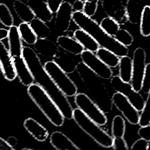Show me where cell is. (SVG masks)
Returning a JSON list of instances; mask_svg holds the SVG:
<instances>
[{
    "instance_id": "obj_11",
    "label": "cell",
    "mask_w": 150,
    "mask_h": 150,
    "mask_svg": "<svg viewBox=\"0 0 150 150\" xmlns=\"http://www.w3.org/2000/svg\"><path fill=\"white\" fill-rule=\"evenodd\" d=\"M111 99L112 104L122 113L128 122L132 125L139 123L140 117L139 111L124 95L117 92L112 95Z\"/></svg>"
},
{
    "instance_id": "obj_23",
    "label": "cell",
    "mask_w": 150,
    "mask_h": 150,
    "mask_svg": "<svg viewBox=\"0 0 150 150\" xmlns=\"http://www.w3.org/2000/svg\"><path fill=\"white\" fill-rule=\"evenodd\" d=\"M56 43L63 50L74 55L80 54L84 50L83 46L77 40L68 36H59Z\"/></svg>"
},
{
    "instance_id": "obj_1",
    "label": "cell",
    "mask_w": 150,
    "mask_h": 150,
    "mask_svg": "<svg viewBox=\"0 0 150 150\" xmlns=\"http://www.w3.org/2000/svg\"><path fill=\"white\" fill-rule=\"evenodd\" d=\"M22 56L26 61L34 81L53 100L64 118H73V107L67 97L59 89L45 70L38 54L29 46H23Z\"/></svg>"
},
{
    "instance_id": "obj_44",
    "label": "cell",
    "mask_w": 150,
    "mask_h": 150,
    "mask_svg": "<svg viewBox=\"0 0 150 150\" xmlns=\"http://www.w3.org/2000/svg\"><path fill=\"white\" fill-rule=\"evenodd\" d=\"M7 142L9 144V145L10 146H11L12 147H14L15 146H16L18 144V139L16 137H13V136H11L9 137L8 138V139H6Z\"/></svg>"
},
{
    "instance_id": "obj_3",
    "label": "cell",
    "mask_w": 150,
    "mask_h": 150,
    "mask_svg": "<svg viewBox=\"0 0 150 150\" xmlns=\"http://www.w3.org/2000/svg\"><path fill=\"white\" fill-rule=\"evenodd\" d=\"M76 70L94 102L104 112H110L112 108L111 97L99 76L83 62L78 63Z\"/></svg>"
},
{
    "instance_id": "obj_9",
    "label": "cell",
    "mask_w": 150,
    "mask_h": 150,
    "mask_svg": "<svg viewBox=\"0 0 150 150\" xmlns=\"http://www.w3.org/2000/svg\"><path fill=\"white\" fill-rule=\"evenodd\" d=\"M132 71L131 84L134 90H141L142 82L146 66V53L142 47L137 48L133 54Z\"/></svg>"
},
{
    "instance_id": "obj_10",
    "label": "cell",
    "mask_w": 150,
    "mask_h": 150,
    "mask_svg": "<svg viewBox=\"0 0 150 150\" xmlns=\"http://www.w3.org/2000/svg\"><path fill=\"white\" fill-rule=\"evenodd\" d=\"M82 62L100 78L108 80L112 76L111 68L104 64L94 52L84 50L80 54Z\"/></svg>"
},
{
    "instance_id": "obj_32",
    "label": "cell",
    "mask_w": 150,
    "mask_h": 150,
    "mask_svg": "<svg viewBox=\"0 0 150 150\" xmlns=\"http://www.w3.org/2000/svg\"><path fill=\"white\" fill-rule=\"evenodd\" d=\"M100 25L109 35L114 37L120 28V25L111 17L107 16L102 19Z\"/></svg>"
},
{
    "instance_id": "obj_4",
    "label": "cell",
    "mask_w": 150,
    "mask_h": 150,
    "mask_svg": "<svg viewBox=\"0 0 150 150\" xmlns=\"http://www.w3.org/2000/svg\"><path fill=\"white\" fill-rule=\"evenodd\" d=\"M28 94L48 120L56 127H61L64 121L60 110L49 96L36 83L28 87Z\"/></svg>"
},
{
    "instance_id": "obj_48",
    "label": "cell",
    "mask_w": 150,
    "mask_h": 150,
    "mask_svg": "<svg viewBox=\"0 0 150 150\" xmlns=\"http://www.w3.org/2000/svg\"><path fill=\"white\" fill-rule=\"evenodd\" d=\"M149 124H150V123H149Z\"/></svg>"
},
{
    "instance_id": "obj_12",
    "label": "cell",
    "mask_w": 150,
    "mask_h": 150,
    "mask_svg": "<svg viewBox=\"0 0 150 150\" xmlns=\"http://www.w3.org/2000/svg\"><path fill=\"white\" fill-rule=\"evenodd\" d=\"M102 8L109 17L112 18L120 25L128 22L125 4L123 0H101Z\"/></svg>"
},
{
    "instance_id": "obj_22",
    "label": "cell",
    "mask_w": 150,
    "mask_h": 150,
    "mask_svg": "<svg viewBox=\"0 0 150 150\" xmlns=\"http://www.w3.org/2000/svg\"><path fill=\"white\" fill-rule=\"evenodd\" d=\"M144 6L142 0H127L125 10L128 21L132 24L139 23Z\"/></svg>"
},
{
    "instance_id": "obj_25",
    "label": "cell",
    "mask_w": 150,
    "mask_h": 150,
    "mask_svg": "<svg viewBox=\"0 0 150 150\" xmlns=\"http://www.w3.org/2000/svg\"><path fill=\"white\" fill-rule=\"evenodd\" d=\"M13 9L19 18L23 22L29 23L35 16L27 3L21 0H15L12 4Z\"/></svg>"
},
{
    "instance_id": "obj_5",
    "label": "cell",
    "mask_w": 150,
    "mask_h": 150,
    "mask_svg": "<svg viewBox=\"0 0 150 150\" xmlns=\"http://www.w3.org/2000/svg\"><path fill=\"white\" fill-rule=\"evenodd\" d=\"M73 118L77 125L98 145L104 148L112 147L113 137L78 108L73 109Z\"/></svg>"
},
{
    "instance_id": "obj_45",
    "label": "cell",
    "mask_w": 150,
    "mask_h": 150,
    "mask_svg": "<svg viewBox=\"0 0 150 150\" xmlns=\"http://www.w3.org/2000/svg\"><path fill=\"white\" fill-rule=\"evenodd\" d=\"M8 30L5 28H0V41L7 38Z\"/></svg>"
},
{
    "instance_id": "obj_38",
    "label": "cell",
    "mask_w": 150,
    "mask_h": 150,
    "mask_svg": "<svg viewBox=\"0 0 150 150\" xmlns=\"http://www.w3.org/2000/svg\"><path fill=\"white\" fill-rule=\"evenodd\" d=\"M112 147L115 150H128V146L123 137H114Z\"/></svg>"
},
{
    "instance_id": "obj_7",
    "label": "cell",
    "mask_w": 150,
    "mask_h": 150,
    "mask_svg": "<svg viewBox=\"0 0 150 150\" xmlns=\"http://www.w3.org/2000/svg\"><path fill=\"white\" fill-rule=\"evenodd\" d=\"M74 103L79 109L97 124L102 126L107 124V118L105 113L86 94H76L74 97Z\"/></svg>"
},
{
    "instance_id": "obj_6",
    "label": "cell",
    "mask_w": 150,
    "mask_h": 150,
    "mask_svg": "<svg viewBox=\"0 0 150 150\" xmlns=\"http://www.w3.org/2000/svg\"><path fill=\"white\" fill-rule=\"evenodd\" d=\"M43 66L54 83L67 97H73L77 94L78 89L75 83L53 60L46 62Z\"/></svg>"
},
{
    "instance_id": "obj_20",
    "label": "cell",
    "mask_w": 150,
    "mask_h": 150,
    "mask_svg": "<svg viewBox=\"0 0 150 150\" xmlns=\"http://www.w3.org/2000/svg\"><path fill=\"white\" fill-rule=\"evenodd\" d=\"M69 53L59 50L56 54L52 58L53 61L67 74L73 73L76 70L77 64Z\"/></svg>"
},
{
    "instance_id": "obj_28",
    "label": "cell",
    "mask_w": 150,
    "mask_h": 150,
    "mask_svg": "<svg viewBox=\"0 0 150 150\" xmlns=\"http://www.w3.org/2000/svg\"><path fill=\"white\" fill-rule=\"evenodd\" d=\"M18 28L22 40L26 44L33 45L38 38L30 26L29 23L22 22Z\"/></svg>"
},
{
    "instance_id": "obj_47",
    "label": "cell",
    "mask_w": 150,
    "mask_h": 150,
    "mask_svg": "<svg viewBox=\"0 0 150 150\" xmlns=\"http://www.w3.org/2000/svg\"><path fill=\"white\" fill-rule=\"evenodd\" d=\"M2 73V67H1V63H0V73Z\"/></svg>"
},
{
    "instance_id": "obj_2",
    "label": "cell",
    "mask_w": 150,
    "mask_h": 150,
    "mask_svg": "<svg viewBox=\"0 0 150 150\" xmlns=\"http://www.w3.org/2000/svg\"><path fill=\"white\" fill-rule=\"evenodd\" d=\"M72 20L80 29L90 35L100 47L111 51L120 57L128 55V47L121 45L112 36L107 33L96 21L85 15L82 11H74Z\"/></svg>"
},
{
    "instance_id": "obj_42",
    "label": "cell",
    "mask_w": 150,
    "mask_h": 150,
    "mask_svg": "<svg viewBox=\"0 0 150 150\" xmlns=\"http://www.w3.org/2000/svg\"><path fill=\"white\" fill-rule=\"evenodd\" d=\"M74 11H83L84 8V1L82 0H76L72 5Z\"/></svg>"
},
{
    "instance_id": "obj_40",
    "label": "cell",
    "mask_w": 150,
    "mask_h": 150,
    "mask_svg": "<svg viewBox=\"0 0 150 150\" xmlns=\"http://www.w3.org/2000/svg\"><path fill=\"white\" fill-rule=\"evenodd\" d=\"M148 141L143 138L137 139L131 146V149H142L147 150Z\"/></svg>"
},
{
    "instance_id": "obj_31",
    "label": "cell",
    "mask_w": 150,
    "mask_h": 150,
    "mask_svg": "<svg viewBox=\"0 0 150 150\" xmlns=\"http://www.w3.org/2000/svg\"><path fill=\"white\" fill-rule=\"evenodd\" d=\"M125 132V121L120 115L113 118L111 125V134L112 137H123Z\"/></svg>"
},
{
    "instance_id": "obj_8",
    "label": "cell",
    "mask_w": 150,
    "mask_h": 150,
    "mask_svg": "<svg viewBox=\"0 0 150 150\" xmlns=\"http://www.w3.org/2000/svg\"><path fill=\"white\" fill-rule=\"evenodd\" d=\"M112 88L118 93L124 95L130 103L139 112L144 109L145 100L138 91L134 90L130 83L124 82L119 76H112L110 79Z\"/></svg>"
},
{
    "instance_id": "obj_34",
    "label": "cell",
    "mask_w": 150,
    "mask_h": 150,
    "mask_svg": "<svg viewBox=\"0 0 150 150\" xmlns=\"http://www.w3.org/2000/svg\"><path fill=\"white\" fill-rule=\"evenodd\" d=\"M113 38L120 43L127 47L131 45L134 41V38L132 35L124 29L120 28Z\"/></svg>"
},
{
    "instance_id": "obj_33",
    "label": "cell",
    "mask_w": 150,
    "mask_h": 150,
    "mask_svg": "<svg viewBox=\"0 0 150 150\" xmlns=\"http://www.w3.org/2000/svg\"><path fill=\"white\" fill-rule=\"evenodd\" d=\"M0 22L8 28L14 23L13 15L9 7L4 3H0Z\"/></svg>"
},
{
    "instance_id": "obj_15",
    "label": "cell",
    "mask_w": 150,
    "mask_h": 150,
    "mask_svg": "<svg viewBox=\"0 0 150 150\" xmlns=\"http://www.w3.org/2000/svg\"><path fill=\"white\" fill-rule=\"evenodd\" d=\"M0 63L2 73L5 78L9 81H13L16 77V74L12 56L5 45L0 41Z\"/></svg>"
},
{
    "instance_id": "obj_14",
    "label": "cell",
    "mask_w": 150,
    "mask_h": 150,
    "mask_svg": "<svg viewBox=\"0 0 150 150\" xmlns=\"http://www.w3.org/2000/svg\"><path fill=\"white\" fill-rule=\"evenodd\" d=\"M16 77L25 86L28 87L34 83L33 76L22 56L12 57Z\"/></svg>"
},
{
    "instance_id": "obj_46",
    "label": "cell",
    "mask_w": 150,
    "mask_h": 150,
    "mask_svg": "<svg viewBox=\"0 0 150 150\" xmlns=\"http://www.w3.org/2000/svg\"><path fill=\"white\" fill-rule=\"evenodd\" d=\"M147 150H150V141H148V145H147Z\"/></svg>"
},
{
    "instance_id": "obj_21",
    "label": "cell",
    "mask_w": 150,
    "mask_h": 150,
    "mask_svg": "<svg viewBox=\"0 0 150 150\" xmlns=\"http://www.w3.org/2000/svg\"><path fill=\"white\" fill-rule=\"evenodd\" d=\"M50 143L57 150L80 149L65 134L60 131H54L50 136Z\"/></svg>"
},
{
    "instance_id": "obj_19",
    "label": "cell",
    "mask_w": 150,
    "mask_h": 150,
    "mask_svg": "<svg viewBox=\"0 0 150 150\" xmlns=\"http://www.w3.org/2000/svg\"><path fill=\"white\" fill-rule=\"evenodd\" d=\"M33 49L38 54L46 57L53 58L59 51V46L47 38H38L33 44Z\"/></svg>"
},
{
    "instance_id": "obj_13",
    "label": "cell",
    "mask_w": 150,
    "mask_h": 150,
    "mask_svg": "<svg viewBox=\"0 0 150 150\" xmlns=\"http://www.w3.org/2000/svg\"><path fill=\"white\" fill-rule=\"evenodd\" d=\"M73 10L72 5L67 1H63L57 11L54 21V28L57 33H64L69 28L72 20Z\"/></svg>"
},
{
    "instance_id": "obj_43",
    "label": "cell",
    "mask_w": 150,
    "mask_h": 150,
    "mask_svg": "<svg viewBox=\"0 0 150 150\" xmlns=\"http://www.w3.org/2000/svg\"><path fill=\"white\" fill-rule=\"evenodd\" d=\"M13 147L9 145L6 140L0 137V150H13Z\"/></svg>"
},
{
    "instance_id": "obj_18",
    "label": "cell",
    "mask_w": 150,
    "mask_h": 150,
    "mask_svg": "<svg viewBox=\"0 0 150 150\" xmlns=\"http://www.w3.org/2000/svg\"><path fill=\"white\" fill-rule=\"evenodd\" d=\"M7 38L11 56L12 57L22 56L23 46L18 26L13 25L9 28Z\"/></svg>"
},
{
    "instance_id": "obj_29",
    "label": "cell",
    "mask_w": 150,
    "mask_h": 150,
    "mask_svg": "<svg viewBox=\"0 0 150 150\" xmlns=\"http://www.w3.org/2000/svg\"><path fill=\"white\" fill-rule=\"evenodd\" d=\"M29 24L38 38L45 39L50 36V29L46 22L35 18L29 22Z\"/></svg>"
},
{
    "instance_id": "obj_37",
    "label": "cell",
    "mask_w": 150,
    "mask_h": 150,
    "mask_svg": "<svg viewBox=\"0 0 150 150\" xmlns=\"http://www.w3.org/2000/svg\"><path fill=\"white\" fill-rule=\"evenodd\" d=\"M150 90V63L146 64L142 82L141 90L144 94H148Z\"/></svg>"
},
{
    "instance_id": "obj_36",
    "label": "cell",
    "mask_w": 150,
    "mask_h": 150,
    "mask_svg": "<svg viewBox=\"0 0 150 150\" xmlns=\"http://www.w3.org/2000/svg\"><path fill=\"white\" fill-rule=\"evenodd\" d=\"M100 0H86L84 2L83 12L89 17L94 16L97 10L98 4Z\"/></svg>"
},
{
    "instance_id": "obj_16",
    "label": "cell",
    "mask_w": 150,
    "mask_h": 150,
    "mask_svg": "<svg viewBox=\"0 0 150 150\" xmlns=\"http://www.w3.org/2000/svg\"><path fill=\"white\" fill-rule=\"evenodd\" d=\"M27 4L37 18L42 21L50 22L53 17V13L50 10L48 4L45 0H27Z\"/></svg>"
},
{
    "instance_id": "obj_35",
    "label": "cell",
    "mask_w": 150,
    "mask_h": 150,
    "mask_svg": "<svg viewBox=\"0 0 150 150\" xmlns=\"http://www.w3.org/2000/svg\"><path fill=\"white\" fill-rule=\"evenodd\" d=\"M138 124L142 127L150 123V90L148 93L147 99L145 101L144 109L141 111Z\"/></svg>"
},
{
    "instance_id": "obj_26",
    "label": "cell",
    "mask_w": 150,
    "mask_h": 150,
    "mask_svg": "<svg viewBox=\"0 0 150 150\" xmlns=\"http://www.w3.org/2000/svg\"><path fill=\"white\" fill-rule=\"evenodd\" d=\"M119 77L124 82L130 83L132 77V60L127 56L121 57L118 64Z\"/></svg>"
},
{
    "instance_id": "obj_41",
    "label": "cell",
    "mask_w": 150,
    "mask_h": 150,
    "mask_svg": "<svg viewBox=\"0 0 150 150\" xmlns=\"http://www.w3.org/2000/svg\"><path fill=\"white\" fill-rule=\"evenodd\" d=\"M64 0H46L48 5L53 13H56L58 8Z\"/></svg>"
},
{
    "instance_id": "obj_39",
    "label": "cell",
    "mask_w": 150,
    "mask_h": 150,
    "mask_svg": "<svg viewBox=\"0 0 150 150\" xmlns=\"http://www.w3.org/2000/svg\"><path fill=\"white\" fill-rule=\"evenodd\" d=\"M138 135L147 141H150V124L142 126L138 131Z\"/></svg>"
},
{
    "instance_id": "obj_17",
    "label": "cell",
    "mask_w": 150,
    "mask_h": 150,
    "mask_svg": "<svg viewBox=\"0 0 150 150\" xmlns=\"http://www.w3.org/2000/svg\"><path fill=\"white\" fill-rule=\"evenodd\" d=\"M26 130L37 141L43 142L49 136L48 130L33 118H26L23 122Z\"/></svg>"
},
{
    "instance_id": "obj_24",
    "label": "cell",
    "mask_w": 150,
    "mask_h": 150,
    "mask_svg": "<svg viewBox=\"0 0 150 150\" xmlns=\"http://www.w3.org/2000/svg\"><path fill=\"white\" fill-rule=\"evenodd\" d=\"M73 38L83 46L84 50L96 53L100 47L99 45L91 36L81 29L74 32Z\"/></svg>"
},
{
    "instance_id": "obj_27",
    "label": "cell",
    "mask_w": 150,
    "mask_h": 150,
    "mask_svg": "<svg viewBox=\"0 0 150 150\" xmlns=\"http://www.w3.org/2000/svg\"><path fill=\"white\" fill-rule=\"evenodd\" d=\"M96 56L107 66L114 68L118 66L120 57L111 51L100 47L96 52Z\"/></svg>"
},
{
    "instance_id": "obj_30",
    "label": "cell",
    "mask_w": 150,
    "mask_h": 150,
    "mask_svg": "<svg viewBox=\"0 0 150 150\" xmlns=\"http://www.w3.org/2000/svg\"><path fill=\"white\" fill-rule=\"evenodd\" d=\"M139 29L142 36L148 37L150 36V6L145 5L139 21Z\"/></svg>"
}]
</instances>
